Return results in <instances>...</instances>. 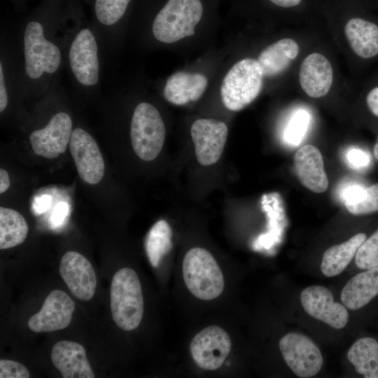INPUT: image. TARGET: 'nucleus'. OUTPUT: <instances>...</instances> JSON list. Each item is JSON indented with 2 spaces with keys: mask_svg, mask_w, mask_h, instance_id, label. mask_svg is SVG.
<instances>
[{
  "mask_svg": "<svg viewBox=\"0 0 378 378\" xmlns=\"http://www.w3.org/2000/svg\"><path fill=\"white\" fill-rule=\"evenodd\" d=\"M301 304L305 312L313 318L335 329H342L349 321L346 307L334 301L330 290L323 286H310L300 294Z\"/></svg>",
  "mask_w": 378,
  "mask_h": 378,
  "instance_id": "nucleus-14",
  "label": "nucleus"
},
{
  "mask_svg": "<svg viewBox=\"0 0 378 378\" xmlns=\"http://www.w3.org/2000/svg\"><path fill=\"white\" fill-rule=\"evenodd\" d=\"M131 0H92L90 22L98 38L104 63L109 64L117 48L120 30Z\"/></svg>",
  "mask_w": 378,
  "mask_h": 378,
  "instance_id": "nucleus-8",
  "label": "nucleus"
},
{
  "mask_svg": "<svg viewBox=\"0 0 378 378\" xmlns=\"http://www.w3.org/2000/svg\"><path fill=\"white\" fill-rule=\"evenodd\" d=\"M231 340L227 332L220 326H209L192 338L190 351L195 364L206 370L218 369L231 350Z\"/></svg>",
  "mask_w": 378,
  "mask_h": 378,
  "instance_id": "nucleus-11",
  "label": "nucleus"
},
{
  "mask_svg": "<svg viewBox=\"0 0 378 378\" xmlns=\"http://www.w3.org/2000/svg\"><path fill=\"white\" fill-rule=\"evenodd\" d=\"M10 186V180L8 172L1 168L0 169V193L4 192Z\"/></svg>",
  "mask_w": 378,
  "mask_h": 378,
  "instance_id": "nucleus-36",
  "label": "nucleus"
},
{
  "mask_svg": "<svg viewBox=\"0 0 378 378\" xmlns=\"http://www.w3.org/2000/svg\"><path fill=\"white\" fill-rule=\"evenodd\" d=\"M378 295V267L365 270L351 278L341 291L340 299L349 309L367 305Z\"/></svg>",
  "mask_w": 378,
  "mask_h": 378,
  "instance_id": "nucleus-21",
  "label": "nucleus"
},
{
  "mask_svg": "<svg viewBox=\"0 0 378 378\" xmlns=\"http://www.w3.org/2000/svg\"><path fill=\"white\" fill-rule=\"evenodd\" d=\"M263 77L257 59L245 58L235 63L221 84L220 96L224 106L232 111L247 106L260 94Z\"/></svg>",
  "mask_w": 378,
  "mask_h": 378,
  "instance_id": "nucleus-6",
  "label": "nucleus"
},
{
  "mask_svg": "<svg viewBox=\"0 0 378 378\" xmlns=\"http://www.w3.org/2000/svg\"><path fill=\"white\" fill-rule=\"evenodd\" d=\"M30 373L22 363L8 359L0 360L1 378H29Z\"/></svg>",
  "mask_w": 378,
  "mask_h": 378,
  "instance_id": "nucleus-31",
  "label": "nucleus"
},
{
  "mask_svg": "<svg viewBox=\"0 0 378 378\" xmlns=\"http://www.w3.org/2000/svg\"><path fill=\"white\" fill-rule=\"evenodd\" d=\"M62 0H44L8 34L23 97H41L64 69Z\"/></svg>",
  "mask_w": 378,
  "mask_h": 378,
  "instance_id": "nucleus-1",
  "label": "nucleus"
},
{
  "mask_svg": "<svg viewBox=\"0 0 378 378\" xmlns=\"http://www.w3.org/2000/svg\"><path fill=\"white\" fill-rule=\"evenodd\" d=\"M373 155L374 158L378 161V136L373 146Z\"/></svg>",
  "mask_w": 378,
  "mask_h": 378,
  "instance_id": "nucleus-38",
  "label": "nucleus"
},
{
  "mask_svg": "<svg viewBox=\"0 0 378 378\" xmlns=\"http://www.w3.org/2000/svg\"><path fill=\"white\" fill-rule=\"evenodd\" d=\"M172 232L164 220L156 222L147 233L144 247L150 265L157 267L172 247Z\"/></svg>",
  "mask_w": 378,
  "mask_h": 378,
  "instance_id": "nucleus-27",
  "label": "nucleus"
},
{
  "mask_svg": "<svg viewBox=\"0 0 378 378\" xmlns=\"http://www.w3.org/2000/svg\"><path fill=\"white\" fill-rule=\"evenodd\" d=\"M130 139L136 155L144 161H152L160 154L165 139L164 121L151 104L139 103L130 122Z\"/></svg>",
  "mask_w": 378,
  "mask_h": 378,
  "instance_id": "nucleus-7",
  "label": "nucleus"
},
{
  "mask_svg": "<svg viewBox=\"0 0 378 378\" xmlns=\"http://www.w3.org/2000/svg\"><path fill=\"white\" fill-rule=\"evenodd\" d=\"M293 163L296 176L306 188L316 193H322L328 189V178L318 148L312 144L302 146L295 153Z\"/></svg>",
  "mask_w": 378,
  "mask_h": 378,
  "instance_id": "nucleus-17",
  "label": "nucleus"
},
{
  "mask_svg": "<svg viewBox=\"0 0 378 378\" xmlns=\"http://www.w3.org/2000/svg\"><path fill=\"white\" fill-rule=\"evenodd\" d=\"M51 200L50 195H43L36 198L33 203L34 211L38 214L46 212L50 206Z\"/></svg>",
  "mask_w": 378,
  "mask_h": 378,
  "instance_id": "nucleus-35",
  "label": "nucleus"
},
{
  "mask_svg": "<svg viewBox=\"0 0 378 378\" xmlns=\"http://www.w3.org/2000/svg\"><path fill=\"white\" fill-rule=\"evenodd\" d=\"M355 263L362 270L378 267V229L360 246L355 255Z\"/></svg>",
  "mask_w": 378,
  "mask_h": 378,
  "instance_id": "nucleus-29",
  "label": "nucleus"
},
{
  "mask_svg": "<svg viewBox=\"0 0 378 378\" xmlns=\"http://www.w3.org/2000/svg\"><path fill=\"white\" fill-rule=\"evenodd\" d=\"M29 231L24 218L17 211L0 207V248L7 249L22 244Z\"/></svg>",
  "mask_w": 378,
  "mask_h": 378,
  "instance_id": "nucleus-26",
  "label": "nucleus"
},
{
  "mask_svg": "<svg viewBox=\"0 0 378 378\" xmlns=\"http://www.w3.org/2000/svg\"><path fill=\"white\" fill-rule=\"evenodd\" d=\"M202 13L200 0H169L153 21L152 35L156 41L164 43L192 36Z\"/></svg>",
  "mask_w": 378,
  "mask_h": 378,
  "instance_id": "nucleus-4",
  "label": "nucleus"
},
{
  "mask_svg": "<svg viewBox=\"0 0 378 378\" xmlns=\"http://www.w3.org/2000/svg\"><path fill=\"white\" fill-rule=\"evenodd\" d=\"M349 361L365 378H378V342L370 337L356 341L347 353Z\"/></svg>",
  "mask_w": 378,
  "mask_h": 378,
  "instance_id": "nucleus-25",
  "label": "nucleus"
},
{
  "mask_svg": "<svg viewBox=\"0 0 378 378\" xmlns=\"http://www.w3.org/2000/svg\"><path fill=\"white\" fill-rule=\"evenodd\" d=\"M279 345L284 360L298 377H312L321 369L323 363L321 352L307 336L290 332L281 338Z\"/></svg>",
  "mask_w": 378,
  "mask_h": 378,
  "instance_id": "nucleus-9",
  "label": "nucleus"
},
{
  "mask_svg": "<svg viewBox=\"0 0 378 378\" xmlns=\"http://www.w3.org/2000/svg\"><path fill=\"white\" fill-rule=\"evenodd\" d=\"M59 274L72 295L80 300L89 301L97 288V277L90 262L78 252L69 251L62 256Z\"/></svg>",
  "mask_w": 378,
  "mask_h": 378,
  "instance_id": "nucleus-15",
  "label": "nucleus"
},
{
  "mask_svg": "<svg viewBox=\"0 0 378 378\" xmlns=\"http://www.w3.org/2000/svg\"><path fill=\"white\" fill-rule=\"evenodd\" d=\"M365 104L369 112L378 118V85H374L367 92Z\"/></svg>",
  "mask_w": 378,
  "mask_h": 378,
  "instance_id": "nucleus-33",
  "label": "nucleus"
},
{
  "mask_svg": "<svg viewBox=\"0 0 378 378\" xmlns=\"http://www.w3.org/2000/svg\"><path fill=\"white\" fill-rule=\"evenodd\" d=\"M273 4L284 8H290L298 6L301 0H270Z\"/></svg>",
  "mask_w": 378,
  "mask_h": 378,
  "instance_id": "nucleus-37",
  "label": "nucleus"
},
{
  "mask_svg": "<svg viewBox=\"0 0 378 378\" xmlns=\"http://www.w3.org/2000/svg\"><path fill=\"white\" fill-rule=\"evenodd\" d=\"M72 131L70 114L59 110L50 115L44 126L30 133L29 141L36 155L53 159L65 152Z\"/></svg>",
  "mask_w": 378,
  "mask_h": 378,
  "instance_id": "nucleus-10",
  "label": "nucleus"
},
{
  "mask_svg": "<svg viewBox=\"0 0 378 378\" xmlns=\"http://www.w3.org/2000/svg\"><path fill=\"white\" fill-rule=\"evenodd\" d=\"M110 306L113 319L123 330L136 329L144 313V298L136 272L129 267L113 275L110 289Z\"/></svg>",
  "mask_w": 378,
  "mask_h": 378,
  "instance_id": "nucleus-3",
  "label": "nucleus"
},
{
  "mask_svg": "<svg viewBox=\"0 0 378 378\" xmlns=\"http://www.w3.org/2000/svg\"><path fill=\"white\" fill-rule=\"evenodd\" d=\"M182 272L186 287L200 300H214L224 289L222 271L213 255L204 248L195 247L186 253Z\"/></svg>",
  "mask_w": 378,
  "mask_h": 378,
  "instance_id": "nucleus-5",
  "label": "nucleus"
},
{
  "mask_svg": "<svg viewBox=\"0 0 378 378\" xmlns=\"http://www.w3.org/2000/svg\"><path fill=\"white\" fill-rule=\"evenodd\" d=\"M68 205L65 202H59L56 204L51 216L52 225L55 227L61 225L67 215Z\"/></svg>",
  "mask_w": 378,
  "mask_h": 378,
  "instance_id": "nucleus-34",
  "label": "nucleus"
},
{
  "mask_svg": "<svg viewBox=\"0 0 378 378\" xmlns=\"http://www.w3.org/2000/svg\"><path fill=\"white\" fill-rule=\"evenodd\" d=\"M345 206L354 216L378 212V183L363 188L358 197L352 202H346Z\"/></svg>",
  "mask_w": 378,
  "mask_h": 378,
  "instance_id": "nucleus-28",
  "label": "nucleus"
},
{
  "mask_svg": "<svg viewBox=\"0 0 378 378\" xmlns=\"http://www.w3.org/2000/svg\"><path fill=\"white\" fill-rule=\"evenodd\" d=\"M299 80L302 89L309 97L319 98L326 96L333 80L330 62L320 53L310 54L301 64Z\"/></svg>",
  "mask_w": 378,
  "mask_h": 378,
  "instance_id": "nucleus-19",
  "label": "nucleus"
},
{
  "mask_svg": "<svg viewBox=\"0 0 378 378\" xmlns=\"http://www.w3.org/2000/svg\"><path fill=\"white\" fill-rule=\"evenodd\" d=\"M299 46L292 38L281 39L265 48L257 61L263 76L272 77L284 71L298 56Z\"/></svg>",
  "mask_w": 378,
  "mask_h": 378,
  "instance_id": "nucleus-23",
  "label": "nucleus"
},
{
  "mask_svg": "<svg viewBox=\"0 0 378 378\" xmlns=\"http://www.w3.org/2000/svg\"><path fill=\"white\" fill-rule=\"evenodd\" d=\"M309 122V115L304 110L296 112L290 120L286 130V140L294 145H298L304 135Z\"/></svg>",
  "mask_w": 378,
  "mask_h": 378,
  "instance_id": "nucleus-30",
  "label": "nucleus"
},
{
  "mask_svg": "<svg viewBox=\"0 0 378 378\" xmlns=\"http://www.w3.org/2000/svg\"><path fill=\"white\" fill-rule=\"evenodd\" d=\"M51 360L63 378L94 377L85 348L76 342H57L52 349Z\"/></svg>",
  "mask_w": 378,
  "mask_h": 378,
  "instance_id": "nucleus-18",
  "label": "nucleus"
},
{
  "mask_svg": "<svg viewBox=\"0 0 378 378\" xmlns=\"http://www.w3.org/2000/svg\"><path fill=\"white\" fill-rule=\"evenodd\" d=\"M75 310L74 300L64 291L53 290L46 297L41 310L28 321L32 332H48L67 327Z\"/></svg>",
  "mask_w": 378,
  "mask_h": 378,
  "instance_id": "nucleus-16",
  "label": "nucleus"
},
{
  "mask_svg": "<svg viewBox=\"0 0 378 378\" xmlns=\"http://www.w3.org/2000/svg\"><path fill=\"white\" fill-rule=\"evenodd\" d=\"M77 14L74 10H65L64 68L73 88L93 93L101 88L104 64L99 43L90 22Z\"/></svg>",
  "mask_w": 378,
  "mask_h": 378,
  "instance_id": "nucleus-2",
  "label": "nucleus"
},
{
  "mask_svg": "<svg viewBox=\"0 0 378 378\" xmlns=\"http://www.w3.org/2000/svg\"><path fill=\"white\" fill-rule=\"evenodd\" d=\"M347 160L353 167L361 168L368 165L370 157L363 150L354 148L348 152Z\"/></svg>",
  "mask_w": 378,
  "mask_h": 378,
  "instance_id": "nucleus-32",
  "label": "nucleus"
},
{
  "mask_svg": "<svg viewBox=\"0 0 378 378\" xmlns=\"http://www.w3.org/2000/svg\"><path fill=\"white\" fill-rule=\"evenodd\" d=\"M207 84V78L201 74L177 71L167 80L163 94L174 105H185L199 99Z\"/></svg>",
  "mask_w": 378,
  "mask_h": 378,
  "instance_id": "nucleus-20",
  "label": "nucleus"
},
{
  "mask_svg": "<svg viewBox=\"0 0 378 378\" xmlns=\"http://www.w3.org/2000/svg\"><path fill=\"white\" fill-rule=\"evenodd\" d=\"M344 31L354 52L363 59L378 56V24L361 18L350 19Z\"/></svg>",
  "mask_w": 378,
  "mask_h": 378,
  "instance_id": "nucleus-22",
  "label": "nucleus"
},
{
  "mask_svg": "<svg viewBox=\"0 0 378 378\" xmlns=\"http://www.w3.org/2000/svg\"><path fill=\"white\" fill-rule=\"evenodd\" d=\"M69 148L80 177L89 184L101 181L104 162L94 139L82 127L73 129Z\"/></svg>",
  "mask_w": 378,
  "mask_h": 378,
  "instance_id": "nucleus-12",
  "label": "nucleus"
},
{
  "mask_svg": "<svg viewBox=\"0 0 378 378\" xmlns=\"http://www.w3.org/2000/svg\"><path fill=\"white\" fill-rule=\"evenodd\" d=\"M227 125L215 119L201 118L192 123L190 134L200 164L211 165L220 159L227 141Z\"/></svg>",
  "mask_w": 378,
  "mask_h": 378,
  "instance_id": "nucleus-13",
  "label": "nucleus"
},
{
  "mask_svg": "<svg viewBox=\"0 0 378 378\" xmlns=\"http://www.w3.org/2000/svg\"><path fill=\"white\" fill-rule=\"evenodd\" d=\"M366 238V234L359 232L342 244L329 247L322 258L321 270L323 274L332 277L342 272Z\"/></svg>",
  "mask_w": 378,
  "mask_h": 378,
  "instance_id": "nucleus-24",
  "label": "nucleus"
}]
</instances>
